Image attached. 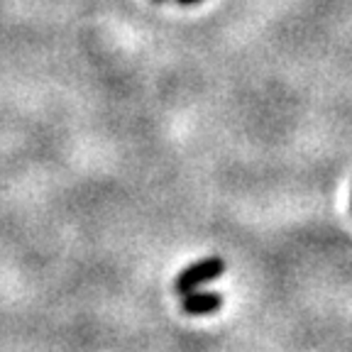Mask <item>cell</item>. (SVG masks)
Returning <instances> with one entry per match:
<instances>
[{"mask_svg":"<svg viewBox=\"0 0 352 352\" xmlns=\"http://www.w3.org/2000/svg\"><path fill=\"white\" fill-rule=\"evenodd\" d=\"M223 274H226V259L218 257V254H210V257L198 259V262L188 264L186 270L179 272V276L174 281V292L182 294V296L184 294L198 292L204 284L220 279Z\"/></svg>","mask_w":352,"mask_h":352,"instance_id":"obj_1","label":"cell"},{"mask_svg":"<svg viewBox=\"0 0 352 352\" xmlns=\"http://www.w3.org/2000/svg\"><path fill=\"white\" fill-rule=\"evenodd\" d=\"M182 311L186 316H210L223 308V294L218 292H191L182 296Z\"/></svg>","mask_w":352,"mask_h":352,"instance_id":"obj_2","label":"cell"},{"mask_svg":"<svg viewBox=\"0 0 352 352\" xmlns=\"http://www.w3.org/2000/svg\"><path fill=\"white\" fill-rule=\"evenodd\" d=\"M179 6H198V3H204V0H176Z\"/></svg>","mask_w":352,"mask_h":352,"instance_id":"obj_3","label":"cell"},{"mask_svg":"<svg viewBox=\"0 0 352 352\" xmlns=\"http://www.w3.org/2000/svg\"><path fill=\"white\" fill-rule=\"evenodd\" d=\"M350 213H352V196H350Z\"/></svg>","mask_w":352,"mask_h":352,"instance_id":"obj_4","label":"cell"},{"mask_svg":"<svg viewBox=\"0 0 352 352\" xmlns=\"http://www.w3.org/2000/svg\"><path fill=\"white\" fill-rule=\"evenodd\" d=\"M157 3H162V0H157Z\"/></svg>","mask_w":352,"mask_h":352,"instance_id":"obj_5","label":"cell"}]
</instances>
